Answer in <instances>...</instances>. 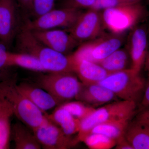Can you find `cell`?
<instances>
[{
  "instance_id": "obj_1",
  "label": "cell",
  "mask_w": 149,
  "mask_h": 149,
  "mask_svg": "<svg viewBox=\"0 0 149 149\" xmlns=\"http://www.w3.org/2000/svg\"><path fill=\"white\" fill-rule=\"evenodd\" d=\"M16 48L19 52L34 56L47 72H74L75 62L72 54L54 50L40 42L31 30L21 27L17 35Z\"/></svg>"
},
{
  "instance_id": "obj_2",
  "label": "cell",
  "mask_w": 149,
  "mask_h": 149,
  "mask_svg": "<svg viewBox=\"0 0 149 149\" xmlns=\"http://www.w3.org/2000/svg\"><path fill=\"white\" fill-rule=\"evenodd\" d=\"M0 99L9 105L13 115L32 131L45 119V113L31 102L19 89L15 74L0 82Z\"/></svg>"
},
{
  "instance_id": "obj_3",
  "label": "cell",
  "mask_w": 149,
  "mask_h": 149,
  "mask_svg": "<svg viewBox=\"0 0 149 149\" xmlns=\"http://www.w3.org/2000/svg\"><path fill=\"white\" fill-rule=\"evenodd\" d=\"M136 106V103L122 100L111 102L96 109L90 115L80 120V129L75 138L77 143L83 142L96 125L114 120L132 119Z\"/></svg>"
},
{
  "instance_id": "obj_4",
  "label": "cell",
  "mask_w": 149,
  "mask_h": 149,
  "mask_svg": "<svg viewBox=\"0 0 149 149\" xmlns=\"http://www.w3.org/2000/svg\"><path fill=\"white\" fill-rule=\"evenodd\" d=\"M99 84L123 100L137 103L143 93L146 82L140 73L131 68L110 74Z\"/></svg>"
},
{
  "instance_id": "obj_5",
  "label": "cell",
  "mask_w": 149,
  "mask_h": 149,
  "mask_svg": "<svg viewBox=\"0 0 149 149\" xmlns=\"http://www.w3.org/2000/svg\"><path fill=\"white\" fill-rule=\"evenodd\" d=\"M35 85L49 93L62 104L76 99L82 83L74 72H48L36 78Z\"/></svg>"
},
{
  "instance_id": "obj_6",
  "label": "cell",
  "mask_w": 149,
  "mask_h": 149,
  "mask_svg": "<svg viewBox=\"0 0 149 149\" xmlns=\"http://www.w3.org/2000/svg\"><path fill=\"white\" fill-rule=\"evenodd\" d=\"M101 12L104 29L111 33L124 34L137 26L146 10L140 2L107 9Z\"/></svg>"
},
{
  "instance_id": "obj_7",
  "label": "cell",
  "mask_w": 149,
  "mask_h": 149,
  "mask_svg": "<svg viewBox=\"0 0 149 149\" xmlns=\"http://www.w3.org/2000/svg\"><path fill=\"white\" fill-rule=\"evenodd\" d=\"M125 34L104 32L95 40L80 44L72 56L75 60L98 63L122 47L126 41Z\"/></svg>"
},
{
  "instance_id": "obj_8",
  "label": "cell",
  "mask_w": 149,
  "mask_h": 149,
  "mask_svg": "<svg viewBox=\"0 0 149 149\" xmlns=\"http://www.w3.org/2000/svg\"><path fill=\"white\" fill-rule=\"evenodd\" d=\"M83 12L80 9L68 7L54 8L32 21H26L23 27L31 31L61 28L68 29L74 24Z\"/></svg>"
},
{
  "instance_id": "obj_9",
  "label": "cell",
  "mask_w": 149,
  "mask_h": 149,
  "mask_svg": "<svg viewBox=\"0 0 149 149\" xmlns=\"http://www.w3.org/2000/svg\"><path fill=\"white\" fill-rule=\"evenodd\" d=\"M104 29L101 11L90 8L83 12L67 30L80 45L100 37L104 33Z\"/></svg>"
},
{
  "instance_id": "obj_10",
  "label": "cell",
  "mask_w": 149,
  "mask_h": 149,
  "mask_svg": "<svg viewBox=\"0 0 149 149\" xmlns=\"http://www.w3.org/2000/svg\"><path fill=\"white\" fill-rule=\"evenodd\" d=\"M33 133L41 145L46 149H66L77 143L76 139L67 136L61 128L48 118Z\"/></svg>"
},
{
  "instance_id": "obj_11",
  "label": "cell",
  "mask_w": 149,
  "mask_h": 149,
  "mask_svg": "<svg viewBox=\"0 0 149 149\" xmlns=\"http://www.w3.org/2000/svg\"><path fill=\"white\" fill-rule=\"evenodd\" d=\"M16 0H0V41L9 49L20 28Z\"/></svg>"
},
{
  "instance_id": "obj_12",
  "label": "cell",
  "mask_w": 149,
  "mask_h": 149,
  "mask_svg": "<svg viewBox=\"0 0 149 149\" xmlns=\"http://www.w3.org/2000/svg\"><path fill=\"white\" fill-rule=\"evenodd\" d=\"M148 33L145 27L136 26L130 30L127 39L128 48L131 61V67L140 73L145 63L148 48Z\"/></svg>"
},
{
  "instance_id": "obj_13",
  "label": "cell",
  "mask_w": 149,
  "mask_h": 149,
  "mask_svg": "<svg viewBox=\"0 0 149 149\" xmlns=\"http://www.w3.org/2000/svg\"><path fill=\"white\" fill-rule=\"evenodd\" d=\"M40 42L54 50L69 55L80 44L68 31L61 29L31 31Z\"/></svg>"
},
{
  "instance_id": "obj_14",
  "label": "cell",
  "mask_w": 149,
  "mask_h": 149,
  "mask_svg": "<svg viewBox=\"0 0 149 149\" xmlns=\"http://www.w3.org/2000/svg\"><path fill=\"white\" fill-rule=\"evenodd\" d=\"M118 98L109 89L99 83L85 85L82 87L76 99L95 108L104 105L114 101Z\"/></svg>"
},
{
  "instance_id": "obj_15",
  "label": "cell",
  "mask_w": 149,
  "mask_h": 149,
  "mask_svg": "<svg viewBox=\"0 0 149 149\" xmlns=\"http://www.w3.org/2000/svg\"><path fill=\"white\" fill-rule=\"evenodd\" d=\"M125 136L134 149H149V118L140 113L130 121Z\"/></svg>"
},
{
  "instance_id": "obj_16",
  "label": "cell",
  "mask_w": 149,
  "mask_h": 149,
  "mask_svg": "<svg viewBox=\"0 0 149 149\" xmlns=\"http://www.w3.org/2000/svg\"><path fill=\"white\" fill-rule=\"evenodd\" d=\"M18 87L27 98L44 113L60 105L53 96L36 85L23 82L18 84Z\"/></svg>"
},
{
  "instance_id": "obj_17",
  "label": "cell",
  "mask_w": 149,
  "mask_h": 149,
  "mask_svg": "<svg viewBox=\"0 0 149 149\" xmlns=\"http://www.w3.org/2000/svg\"><path fill=\"white\" fill-rule=\"evenodd\" d=\"M74 73L77 74L83 84L98 83L111 74L95 62L87 60H74Z\"/></svg>"
},
{
  "instance_id": "obj_18",
  "label": "cell",
  "mask_w": 149,
  "mask_h": 149,
  "mask_svg": "<svg viewBox=\"0 0 149 149\" xmlns=\"http://www.w3.org/2000/svg\"><path fill=\"white\" fill-rule=\"evenodd\" d=\"M46 114L48 118L61 128L67 136L72 137L78 133L80 120L72 116L66 110L58 106L52 114Z\"/></svg>"
},
{
  "instance_id": "obj_19",
  "label": "cell",
  "mask_w": 149,
  "mask_h": 149,
  "mask_svg": "<svg viewBox=\"0 0 149 149\" xmlns=\"http://www.w3.org/2000/svg\"><path fill=\"white\" fill-rule=\"evenodd\" d=\"M11 137L14 142L15 149H40L42 146L34 133H32L23 123H17L11 127Z\"/></svg>"
},
{
  "instance_id": "obj_20",
  "label": "cell",
  "mask_w": 149,
  "mask_h": 149,
  "mask_svg": "<svg viewBox=\"0 0 149 149\" xmlns=\"http://www.w3.org/2000/svg\"><path fill=\"white\" fill-rule=\"evenodd\" d=\"M131 63L130 56L127 47L119 48L99 63L109 73H113L128 69Z\"/></svg>"
},
{
  "instance_id": "obj_21",
  "label": "cell",
  "mask_w": 149,
  "mask_h": 149,
  "mask_svg": "<svg viewBox=\"0 0 149 149\" xmlns=\"http://www.w3.org/2000/svg\"><path fill=\"white\" fill-rule=\"evenodd\" d=\"M7 63L10 67L18 66L35 72H46L40 62L36 58L24 53L11 52L8 51Z\"/></svg>"
},
{
  "instance_id": "obj_22",
  "label": "cell",
  "mask_w": 149,
  "mask_h": 149,
  "mask_svg": "<svg viewBox=\"0 0 149 149\" xmlns=\"http://www.w3.org/2000/svg\"><path fill=\"white\" fill-rule=\"evenodd\" d=\"M131 120L129 119H122L100 123L94 126L90 133L102 134L116 140L125 135Z\"/></svg>"
},
{
  "instance_id": "obj_23",
  "label": "cell",
  "mask_w": 149,
  "mask_h": 149,
  "mask_svg": "<svg viewBox=\"0 0 149 149\" xmlns=\"http://www.w3.org/2000/svg\"><path fill=\"white\" fill-rule=\"evenodd\" d=\"M13 115L10 106L0 99V149L9 148L11 131L10 119Z\"/></svg>"
},
{
  "instance_id": "obj_24",
  "label": "cell",
  "mask_w": 149,
  "mask_h": 149,
  "mask_svg": "<svg viewBox=\"0 0 149 149\" xmlns=\"http://www.w3.org/2000/svg\"><path fill=\"white\" fill-rule=\"evenodd\" d=\"M91 149H110L115 147L116 140L101 134L90 133L83 141Z\"/></svg>"
},
{
  "instance_id": "obj_25",
  "label": "cell",
  "mask_w": 149,
  "mask_h": 149,
  "mask_svg": "<svg viewBox=\"0 0 149 149\" xmlns=\"http://www.w3.org/2000/svg\"><path fill=\"white\" fill-rule=\"evenodd\" d=\"M59 106L66 110L72 116L80 120L88 117L96 109L80 101L66 102Z\"/></svg>"
},
{
  "instance_id": "obj_26",
  "label": "cell",
  "mask_w": 149,
  "mask_h": 149,
  "mask_svg": "<svg viewBox=\"0 0 149 149\" xmlns=\"http://www.w3.org/2000/svg\"><path fill=\"white\" fill-rule=\"evenodd\" d=\"M141 0H96L91 8L102 11L107 9L133 4L141 2Z\"/></svg>"
},
{
  "instance_id": "obj_27",
  "label": "cell",
  "mask_w": 149,
  "mask_h": 149,
  "mask_svg": "<svg viewBox=\"0 0 149 149\" xmlns=\"http://www.w3.org/2000/svg\"><path fill=\"white\" fill-rule=\"evenodd\" d=\"M56 0H33L31 13L35 18L55 8Z\"/></svg>"
},
{
  "instance_id": "obj_28",
  "label": "cell",
  "mask_w": 149,
  "mask_h": 149,
  "mask_svg": "<svg viewBox=\"0 0 149 149\" xmlns=\"http://www.w3.org/2000/svg\"><path fill=\"white\" fill-rule=\"evenodd\" d=\"M8 49L4 44L0 41V82L10 77L13 75L10 74L8 65L7 57Z\"/></svg>"
},
{
  "instance_id": "obj_29",
  "label": "cell",
  "mask_w": 149,
  "mask_h": 149,
  "mask_svg": "<svg viewBox=\"0 0 149 149\" xmlns=\"http://www.w3.org/2000/svg\"><path fill=\"white\" fill-rule=\"evenodd\" d=\"M63 7L80 9H90L95 2L96 0H63Z\"/></svg>"
},
{
  "instance_id": "obj_30",
  "label": "cell",
  "mask_w": 149,
  "mask_h": 149,
  "mask_svg": "<svg viewBox=\"0 0 149 149\" xmlns=\"http://www.w3.org/2000/svg\"><path fill=\"white\" fill-rule=\"evenodd\" d=\"M143 95L140 104L142 109H146L149 107V78L146 83Z\"/></svg>"
},
{
  "instance_id": "obj_31",
  "label": "cell",
  "mask_w": 149,
  "mask_h": 149,
  "mask_svg": "<svg viewBox=\"0 0 149 149\" xmlns=\"http://www.w3.org/2000/svg\"><path fill=\"white\" fill-rule=\"evenodd\" d=\"M115 147L117 149H134L125 138V135L116 140Z\"/></svg>"
},
{
  "instance_id": "obj_32",
  "label": "cell",
  "mask_w": 149,
  "mask_h": 149,
  "mask_svg": "<svg viewBox=\"0 0 149 149\" xmlns=\"http://www.w3.org/2000/svg\"><path fill=\"white\" fill-rule=\"evenodd\" d=\"M19 6L23 10L31 12L33 0H16Z\"/></svg>"
},
{
  "instance_id": "obj_33",
  "label": "cell",
  "mask_w": 149,
  "mask_h": 149,
  "mask_svg": "<svg viewBox=\"0 0 149 149\" xmlns=\"http://www.w3.org/2000/svg\"><path fill=\"white\" fill-rule=\"evenodd\" d=\"M144 110H143V111H142L141 114L149 118V109H146Z\"/></svg>"
},
{
  "instance_id": "obj_34",
  "label": "cell",
  "mask_w": 149,
  "mask_h": 149,
  "mask_svg": "<svg viewBox=\"0 0 149 149\" xmlns=\"http://www.w3.org/2000/svg\"><path fill=\"white\" fill-rule=\"evenodd\" d=\"M145 63L146 65L147 69L148 70L149 72V52H148V54H147Z\"/></svg>"
},
{
  "instance_id": "obj_35",
  "label": "cell",
  "mask_w": 149,
  "mask_h": 149,
  "mask_svg": "<svg viewBox=\"0 0 149 149\" xmlns=\"http://www.w3.org/2000/svg\"></svg>"
},
{
  "instance_id": "obj_36",
  "label": "cell",
  "mask_w": 149,
  "mask_h": 149,
  "mask_svg": "<svg viewBox=\"0 0 149 149\" xmlns=\"http://www.w3.org/2000/svg\"><path fill=\"white\" fill-rule=\"evenodd\" d=\"M148 2H149V0H148Z\"/></svg>"
}]
</instances>
